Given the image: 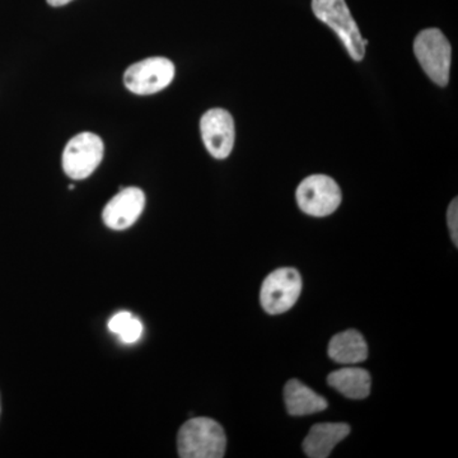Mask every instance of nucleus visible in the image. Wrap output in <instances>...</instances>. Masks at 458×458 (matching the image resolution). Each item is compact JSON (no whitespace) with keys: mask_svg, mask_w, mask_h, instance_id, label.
<instances>
[{"mask_svg":"<svg viewBox=\"0 0 458 458\" xmlns=\"http://www.w3.org/2000/svg\"><path fill=\"white\" fill-rule=\"evenodd\" d=\"M225 447V430L209 418L190 419L177 436V448L182 458H221Z\"/></svg>","mask_w":458,"mask_h":458,"instance_id":"1","label":"nucleus"},{"mask_svg":"<svg viewBox=\"0 0 458 458\" xmlns=\"http://www.w3.org/2000/svg\"><path fill=\"white\" fill-rule=\"evenodd\" d=\"M315 16L321 22L327 23L339 36L345 45L349 55L360 62L366 54V45L361 38L360 29L352 18L345 0H312Z\"/></svg>","mask_w":458,"mask_h":458,"instance_id":"2","label":"nucleus"},{"mask_svg":"<svg viewBox=\"0 0 458 458\" xmlns=\"http://www.w3.org/2000/svg\"><path fill=\"white\" fill-rule=\"evenodd\" d=\"M414 51L428 77L438 86H447L452 49L450 41L443 32L437 29L424 30L415 38Z\"/></svg>","mask_w":458,"mask_h":458,"instance_id":"3","label":"nucleus"},{"mask_svg":"<svg viewBox=\"0 0 458 458\" xmlns=\"http://www.w3.org/2000/svg\"><path fill=\"white\" fill-rule=\"evenodd\" d=\"M302 292V278L297 270L283 267L267 276L261 286L262 309L270 315L289 311Z\"/></svg>","mask_w":458,"mask_h":458,"instance_id":"4","label":"nucleus"},{"mask_svg":"<svg viewBox=\"0 0 458 458\" xmlns=\"http://www.w3.org/2000/svg\"><path fill=\"white\" fill-rule=\"evenodd\" d=\"M104 141L93 132H82L66 144L63 170L71 179L83 180L93 174L104 158Z\"/></svg>","mask_w":458,"mask_h":458,"instance_id":"5","label":"nucleus"},{"mask_svg":"<svg viewBox=\"0 0 458 458\" xmlns=\"http://www.w3.org/2000/svg\"><path fill=\"white\" fill-rule=\"evenodd\" d=\"M174 65L165 57L141 60L126 69L123 83L135 95H155L167 89L174 78Z\"/></svg>","mask_w":458,"mask_h":458,"instance_id":"6","label":"nucleus"},{"mask_svg":"<svg viewBox=\"0 0 458 458\" xmlns=\"http://www.w3.org/2000/svg\"><path fill=\"white\" fill-rule=\"evenodd\" d=\"M297 203L302 212L312 216H327L342 203L339 185L325 174H313L300 183Z\"/></svg>","mask_w":458,"mask_h":458,"instance_id":"7","label":"nucleus"},{"mask_svg":"<svg viewBox=\"0 0 458 458\" xmlns=\"http://www.w3.org/2000/svg\"><path fill=\"white\" fill-rule=\"evenodd\" d=\"M201 137L205 148L214 158L225 159L234 146V122L223 108H213L201 117Z\"/></svg>","mask_w":458,"mask_h":458,"instance_id":"8","label":"nucleus"},{"mask_svg":"<svg viewBox=\"0 0 458 458\" xmlns=\"http://www.w3.org/2000/svg\"><path fill=\"white\" fill-rule=\"evenodd\" d=\"M146 207V194L140 188L122 189L104 208L102 219L108 228L123 231L140 219Z\"/></svg>","mask_w":458,"mask_h":458,"instance_id":"9","label":"nucleus"},{"mask_svg":"<svg viewBox=\"0 0 458 458\" xmlns=\"http://www.w3.org/2000/svg\"><path fill=\"white\" fill-rule=\"evenodd\" d=\"M351 433V427L344 423L316 424L303 441V451L307 457L327 458Z\"/></svg>","mask_w":458,"mask_h":458,"instance_id":"10","label":"nucleus"},{"mask_svg":"<svg viewBox=\"0 0 458 458\" xmlns=\"http://www.w3.org/2000/svg\"><path fill=\"white\" fill-rule=\"evenodd\" d=\"M286 410L293 417L316 414L327 409V401L297 379H291L284 388Z\"/></svg>","mask_w":458,"mask_h":458,"instance_id":"11","label":"nucleus"},{"mask_svg":"<svg viewBox=\"0 0 458 458\" xmlns=\"http://www.w3.org/2000/svg\"><path fill=\"white\" fill-rule=\"evenodd\" d=\"M328 357L340 364H357L369 357V346L355 330L337 334L328 344Z\"/></svg>","mask_w":458,"mask_h":458,"instance_id":"12","label":"nucleus"},{"mask_svg":"<svg viewBox=\"0 0 458 458\" xmlns=\"http://www.w3.org/2000/svg\"><path fill=\"white\" fill-rule=\"evenodd\" d=\"M328 385L335 388L344 396L352 400L369 397L372 378L366 369H343L335 370L327 377Z\"/></svg>","mask_w":458,"mask_h":458,"instance_id":"13","label":"nucleus"},{"mask_svg":"<svg viewBox=\"0 0 458 458\" xmlns=\"http://www.w3.org/2000/svg\"><path fill=\"white\" fill-rule=\"evenodd\" d=\"M108 328L111 333L120 336L123 343L132 344L137 343L143 335V324L140 319L134 318L131 312H117L108 321Z\"/></svg>","mask_w":458,"mask_h":458,"instance_id":"14","label":"nucleus"},{"mask_svg":"<svg viewBox=\"0 0 458 458\" xmlns=\"http://www.w3.org/2000/svg\"><path fill=\"white\" fill-rule=\"evenodd\" d=\"M458 205L457 199L452 201L450 208H448L447 222L450 227L452 241L454 245H458Z\"/></svg>","mask_w":458,"mask_h":458,"instance_id":"15","label":"nucleus"},{"mask_svg":"<svg viewBox=\"0 0 458 458\" xmlns=\"http://www.w3.org/2000/svg\"><path fill=\"white\" fill-rule=\"evenodd\" d=\"M71 2L72 0H47V3L53 7H62V5L68 4Z\"/></svg>","mask_w":458,"mask_h":458,"instance_id":"16","label":"nucleus"}]
</instances>
